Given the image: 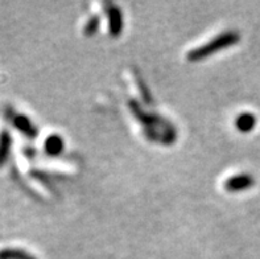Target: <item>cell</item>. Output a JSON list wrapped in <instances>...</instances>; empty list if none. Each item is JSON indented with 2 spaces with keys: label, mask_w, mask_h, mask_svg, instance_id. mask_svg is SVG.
<instances>
[{
  "label": "cell",
  "mask_w": 260,
  "mask_h": 259,
  "mask_svg": "<svg viewBox=\"0 0 260 259\" xmlns=\"http://www.w3.org/2000/svg\"><path fill=\"white\" fill-rule=\"evenodd\" d=\"M99 28V17L92 16L91 19L86 23L85 25V33L86 35H94L96 32V30Z\"/></svg>",
  "instance_id": "9"
},
{
  "label": "cell",
  "mask_w": 260,
  "mask_h": 259,
  "mask_svg": "<svg viewBox=\"0 0 260 259\" xmlns=\"http://www.w3.org/2000/svg\"><path fill=\"white\" fill-rule=\"evenodd\" d=\"M107 16H109V26L110 33L112 36H118L123 28V15L122 11L114 4H110L107 7Z\"/></svg>",
  "instance_id": "3"
},
{
  "label": "cell",
  "mask_w": 260,
  "mask_h": 259,
  "mask_svg": "<svg viewBox=\"0 0 260 259\" xmlns=\"http://www.w3.org/2000/svg\"><path fill=\"white\" fill-rule=\"evenodd\" d=\"M44 148L45 151L48 152L52 156H56V155L61 154L63 150V139L57 134L49 135L48 138L44 141Z\"/></svg>",
  "instance_id": "6"
},
{
  "label": "cell",
  "mask_w": 260,
  "mask_h": 259,
  "mask_svg": "<svg viewBox=\"0 0 260 259\" xmlns=\"http://www.w3.org/2000/svg\"><path fill=\"white\" fill-rule=\"evenodd\" d=\"M252 185H254V177L248 174L234 175V176L229 177L224 183V188L230 192H241Z\"/></svg>",
  "instance_id": "2"
},
{
  "label": "cell",
  "mask_w": 260,
  "mask_h": 259,
  "mask_svg": "<svg viewBox=\"0 0 260 259\" xmlns=\"http://www.w3.org/2000/svg\"><path fill=\"white\" fill-rule=\"evenodd\" d=\"M239 39H241V36L235 31H229V32L221 33L219 36L211 39L205 45L191 49L188 53V60H190V61H197V60L205 59V57L210 56V54H213L217 50H221L223 48L234 45V44H237V41H239Z\"/></svg>",
  "instance_id": "1"
},
{
  "label": "cell",
  "mask_w": 260,
  "mask_h": 259,
  "mask_svg": "<svg viewBox=\"0 0 260 259\" xmlns=\"http://www.w3.org/2000/svg\"><path fill=\"white\" fill-rule=\"evenodd\" d=\"M0 259H36L23 250L6 249L0 251Z\"/></svg>",
  "instance_id": "8"
},
{
  "label": "cell",
  "mask_w": 260,
  "mask_h": 259,
  "mask_svg": "<svg viewBox=\"0 0 260 259\" xmlns=\"http://www.w3.org/2000/svg\"><path fill=\"white\" fill-rule=\"evenodd\" d=\"M256 126V117L252 112H242L235 118V127L241 132H250Z\"/></svg>",
  "instance_id": "4"
},
{
  "label": "cell",
  "mask_w": 260,
  "mask_h": 259,
  "mask_svg": "<svg viewBox=\"0 0 260 259\" xmlns=\"http://www.w3.org/2000/svg\"><path fill=\"white\" fill-rule=\"evenodd\" d=\"M11 135L8 131H2L0 134V165L7 160V156L11 150Z\"/></svg>",
  "instance_id": "7"
},
{
  "label": "cell",
  "mask_w": 260,
  "mask_h": 259,
  "mask_svg": "<svg viewBox=\"0 0 260 259\" xmlns=\"http://www.w3.org/2000/svg\"><path fill=\"white\" fill-rule=\"evenodd\" d=\"M12 121H13V125L16 126L20 131L24 132L25 135H28V136H35V135L37 134L36 127L33 126L32 122H30L29 118L25 117V115L16 114L15 117H13Z\"/></svg>",
  "instance_id": "5"
}]
</instances>
